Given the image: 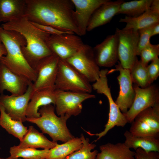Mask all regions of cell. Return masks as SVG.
I'll list each match as a JSON object with an SVG mask.
<instances>
[{"label":"cell","mask_w":159,"mask_h":159,"mask_svg":"<svg viewBox=\"0 0 159 159\" xmlns=\"http://www.w3.org/2000/svg\"><path fill=\"white\" fill-rule=\"evenodd\" d=\"M24 16L30 21L71 32L80 36L71 0H25Z\"/></svg>","instance_id":"cell-1"},{"label":"cell","mask_w":159,"mask_h":159,"mask_svg":"<svg viewBox=\"0 0 159 159\" xmlns=\"http://www.w3.org/2000/svg\"><path fill=\"white\" fill-rule=\"evenodd\" d=\"M1 26L5 30L16 31L24 37L26 45L22 48V53L35 70L42 59L53 54L46 43L51 35L37 28L25 16L3 23Z\"/></svg>","instance_id":"cell-2"},{"label":"cell","mask_w":159,"mask_h":159,"mask_svg":"<svg viewBox=\"0 0 159 159\" xmlns=\"http://www.w3.org/2000/svg\"><path fill=\"white\" fill-rule=\"evenodd\" d=\"M0 40L7 52L6 54L1 58L0 62L13 72L34 83L37 74L22 53V48L26 45L24 37L16 31L5 30L0 26Z\"/></svg>","instance_id":"cell-3"},{"label":"cell","mask_w":159,"mask_h":159,"mask_svg":"<svg viewBox=\"0 0 159 159\" xmlns=\"http://www.w3.org/2000/svg\"><path fill=\"white\" fill-rule=\"evenodd\" d=\"M55 110L51 104L42 106L39 110V117L26 118V121L36 124L43 133L49 135L53 141L65 143L75 137L67 126V121L71 117L67 115L58 117Z\"/></svg>","instance_id":"cell-4"},{"label":"cell","mask_w":159,"mask_h":159,"mask_svg":"<svg viewBox=\"0 0 159 159\" xmlns=\"http://www.w3.org/2000/svg\"><path fill=\"white\" fill-rule=\"evenodd\" d=\"M108 72L107 69L101 70L99 78L92 85V88L96 90L97 93L103 94L106 97L109 106L108 119L105 126L104 130L96 134H92L89 132H86L90 135H95L98 137L95 140V142L105 136L115 126L123 127L128 123L126 116L121 111L112 98L110 88L108 84L107 76Z\"/></svg>","instance_id":"cell-5"},{"label":"cell","mask_w":159,"mask_h":159,"mask_svg":"<svg viewBox=\"0 0 159 159\" xmlns=\"http://www.w3.org/2000/svg\"><path fill=\"white\" fill-rule=\"evenodd\" d=\"M55 90L91 93L90 82L66 60L59 59Z\"/></svg>","instance_id":"cell-6"},{"label":"cell","mask_w":159,"mask_h":159,"mask_svg":"<svg viewBox=\"0 0 159 159\" xmlns=\"http://www.w3.org/2000/svg\"><path fill=\"white\" fill-rule=\"evenodd\" d=\"M118 39V60L122 67L130 70L138 59V31L116 28Z\"/></svg>","instance_id":"cell-7"},{"label":"cell","mask_w":159,"mask_h":159,"mask_svg":"<svg viewBox=\"0 0 159 159\" xmlns=\"http://www.w3.org/2000/svg\"><path fill=\"white\" fill-rule=\"evenodd\" d=\"M66 60L90 82H94L99 78L101 70L96 61L93 48L90 46L84 44Z\"/></svg>","instance_id":"cell-8"},{"label":"cell","mask_w":159,"mask_h":159,"mask_svg":"<svg viewBox=\"0 0 159 159\" xmlns=\"http://www.w3.org/2000/svg\"><path fill=\"white\" fill-rule=\"evenodd\" d=\"M55 110L57 115L76 116L82 112V103L88 99L95 98L91 93L55 90Z\"/></svg>","instance_id":"cell-9"},{"label":"cell","mask_w":159,"mask_h":159,"mask_svg":"<svg viewBox=\"0 0 159 159\" xmlns=\"http://www.w3.org/2000/svg\"><path fill=\"white\" fill-rule=\"evenodd\" d=\"M129 131L140 136L159 138V104L141 112L132 122Z\"/></svg>","instance_id":"cell-10"},{"label":"cell","mask_w":159,"mask_h":159,"mask_svg":"<svg viewBox=\"0 0 159 159\" xmlns=\"http://www.w3.org/2000/svg\"><path fill=\"white\" fill-rule=\"evenodd\" d=\"M133 86L135 93L134 100L130 108L123 113L130 123L141 112L159 104V89L156 85L152 84L145 88L135 84Z\"/></svg>","instance_id":"cell-11"},{"label":"cell","mask_w":159,"mask_h":159,"mask_svg":"<svg viewBox=\"0 0 159 159\" xmlns=\"http://www.w3.org/2000/svg\"><path fill=\"white\" fill-rule=\"evenodd\" d=\"M46 43L53 54L65 60L73 56L84 44L80 37L74 34L50 35Z\"/></svg>","instance_id":"cell-12"},{"label":"cell","mask_w":159,"mask_h":159,"mask_svg":"<svg viewBox=\"0 0 159 159\" xmlns=\"http://www.w3.org/2000/svg\"><path fill=\"white\" fill-rule=\"evenodd\" d=\"M59 57L53 54L42 59L35 69L37 77L33 83L34 91L45 89L55 90Z\"/></svg>","instance_id":"cell-13"},{"label":"cell","mask_w":159,"mask_h":159,"mask_svg":"<svg viewBox=\"0 0 159 159\" xmlns=\"http://www.w3.org/2000/svg\"><path fill=\"white\" fill-rule=\"evenodd\" d=\"M33 83L29 84L26 91L21 95L0 94V105L12 119L22 122L26 121L27 108L34 90Z\"/></svg>","instance_id":"cell-14"},{"label":"cell","mask_w":159,"mask_h":159,"mask_svg":"<svg viewBox=\"0 0 159 159\" xmlns=\"http://www.w3.org/2000/svg\"><path fill=\"white\" fill-rule=\"evenodd\" d=\"M115 65V68L108 73L118 71L119 74L117 79L119 85L118 96L115 101L123 113H126L131 106L134 100L135 93L130 74V70L123 68L119 61Z\"/></svg>","instance_id":"cell-15"},{"label":"cell","mask_w":159,"mask_h":159,"mask_svg":"<svg viewBox=\"0 0 159 159\" xmlns=\"http://www.w3.org/2000/svg\"><path fill=\"white\" fill-rule=\"evenodd\" d=\"M96 63L100 67H110L118 60V39L116 33L108 36L93 48Z\"/></svg>","instance_id":"cell-16"},{"label":"cell","mask_w":159,"mask_h":159,"mask_svg":"<svg viewBox=\"0 0 159 159\" xmlns=\"http://www.w3.org/2000/svg\"><path fill=\"white\" fill-rule=\"evenodd\" d=\"M74 9L73 16L80 36L87 32L89 21L92 15L101 6L109 0H71Z\"/></svg>","instance_id":"cell-17"},{"label":"cell","mask_w":159,"mask_h":159,"mask_svg":"<svg viewBox=\"0 0 159 159\" xmlns=\"http://www.w3.org/2000/svg\"><path fill=\"white\" fill-rule=\"evenodd\" d=\"M31 82L13 72L0 62V94H4L6 90L13 95H21L25 92Z\"/></svg>","instance_id":"cell-18"},{"label":"cell","mask_w":159,"mask_h":159,"mask_svg":"<svg viewBox=\"0 0 159 159\" xmlns=\"http://www.w3.org/2000/svg\"><path fill=\"white\" fill-rule=\"evenodd\" d=\"M124 1L122 0H109L99 7L91 17L87 31H91L110 22L115 15L118 14L120 6Z\"/></svg>","instance_id":"cell-19"},{"label":"cell","mask_w":159,"mask_h":159,"mask_svg":"<svg viewBox=\"0 0 159 159\" xmlns=\"http://www.w3.org/2000/svg\"><path fill=\"white\" fill-rule=\"evenodd\" d=\"M55 89H45L33 90L26 112L27 118H37L40 117L39 112L40 108L43 106L55 104Z\"/></svg>","instance_id":"cell-20"},{"label":"cell","mask_w":159,"mask_h":159,"mask_svg":"<svg viewBox=\"0 0 159 159\" xmlns=\"http://www.w3.org/2000/svg\"><path fill=\"white\" fill-rule=\"evenodd\" d=\"M25 0H0V23H7L24 16Z\"/></svg>","instance_id":"cell-21"},{"label":"cell","mask_w":159,"mask_h":159,"mask_svg":"<svg viewBox=\"0 0 159 159\" xmlns=\"http://www.w3.org/2000/svg\"><path fill=\"white\" fill-rule=\"evenodd\" d=\"M96 159H134L135 152L132 151L124 143H107L100 146Z\"/></svg>","instance_id":"cell-22"},{"label":"cell","mask_w":159,"mask_h":159,"mask_svg":"<svg viewBox=\"0 0 159 159\" xmlns=\"http://www.w3.org/2000/svg\"><path fill=\"white\" fill-rule=\"evenodd\" d=\"M57 144V142L49 140L43 133L39 132L33 126H30L18 146L21 148H40L50 150Z\"/></svg>","instance_id":"cell-23"},{"label":"cell","mask_w":159,"mask_h":159,"mask_svg":"<svg viewBox=\"0 0 159 159\" xmlns=\"http://www.w3.org/2000/svg\"><path fill=\"white\" fill-rule=\"evenodd\" d=\"M125 139L124 143L129 148L136 150L141 148L147 152H159V138L151 136H140L134 135L129 131L124 133Z\"/></svg>","instance_id":"cell-24"},{"label":"cell","mask_w":159,"mask_h":159,"mask_svg":"<svg viewBox=\"0 0 159 159\" xmlns=\"http://www.w3.org/2000/svg\"><path fill=\"white\" fill-rule=\"evenodd\" d=\"M120 22L125 23L126 25L123 29L139 30L159 22V14L155 13L149 9L141 14L136 17L125 16L120 18Z\"/></svg>","instance_id":"cell-25"},{"label":"cell","mask_w":159,"mask_h":159,"mask_svg":"<svg viewBox=\"0 0 159 159\" xmlns=\"http://www.w3.org/2000/svg\"><path fill=\"white\" fill-rule=\"evenodd\" d=\"M22 122L12 119L0 105V126L9 134L21 141L27 131V127Z\"/></svg>","instance_id":"cell-26"},{"label":"cell","mask_w":159,"mask_h":159,"mask_svg":"<svg viewBox=\"0 0 159 159\" xmlns=\"http://www.w3.org/2000/svg\"><path fill=\"white\" fill-rule=\"evenodd\" d=\"M82 145L81 138L74 137L63 144H58L50 149L46 159H66L69 155L80 149Z\"/></svg>","instance_id":"cell-27"},{"label":"cell","mask_w":159,"mask_h":159,"mask_svg":"<svg viewBox=\"0 0 159 159\" xmlns=\"http://www.w3.org/2000/svg\"><path fill=\"white\" fill-rule=\"evenodd\" d=\"M152 0H136L123 2L121 5L118 14L130 17L138 16L150 9Z\"/></svg>","instance_id":"cell-28"},{"label":"cell","mask_w":159,"mask_h":159,"mask_svg":"<svg viewBox=\"0 0 159 159\" xmlns=\"http://www.w3.org/2000/svg\"><path fill=\"white\" fill-rule=\"evenodd\" d=\"M49 152V149L39 150L30 147L21 148L18 145L11 147L9 150L10 157L24 159H46Z\"/></svg>","instance_id":"cell-29"},{"label":"cell","mask_w":159,"mask_h":159,"mask_svg":"<svg viewBox=\"0 0 159 159\" xmlns=\"http://www.w3.org/2000/svg\"><path fill=\"white\" fill-rule=\"evenodd\" d=\"M147 67L140 60L137 59L130 70L133 83L141 88H145L151 85Z\"/></svg>","instance_id":"cell-30"},{"label":"cell","mask_w":159,"mask_h":159,"mask_svg":"<svg viewBox=\"0 0 159 159\" xmlns=\"http://www.w3.org/2000/svg\"><path fill=\"white\" fill-rule=\"evenodd\" d=\"M83 143L82 147L78 150L68 156L66 159H96L98 151L97 150L92 151L96 145L90 143L88 138H85L83 134L80 137Z\"/></svg>","instance_id":"cell-31"},{"label":"cell","mask_w":159,"mask_h":159,"mask_svg":"<svg viewBox=\"0 0 159 159\" xmlns=\"http://www.w3.org/2000/svg\"><path fill=\"white\" fill-rule=\"evenodd\" d=\"M159 55V44L151 43L143 49L139 55L140 57V61L146 66L149 62L158 58Z\"/></svg>","instance_id":"cell-32"},{"label":"cell","mask_w":159,"mask_h":159,"mask_svg":"<svg viewBox=\"0 0 159 159\" xmlns=\"http://www.w3.org/2000/svg\"><path fill=\"white\" fill-rule=\"evenodd\" d=\"M152 25L138 31L139 38L138 45V56H139L140 52L143 49L151 43L150 39L152 37Z\"/></svg>","instance_id":"cell-33"},{"label":"cell","mask_w":159,"mask_h":159,"mask_svg":"<svg viewBox=\"0 0 159 159\" xmlns=\"http://www.w3.org/2000/svg\"><path fill=\"white\" fill-rule=\"evenodd\" d=\"M150 82L152 84L159 76V59L158 58L151 61L147 67Z\"/></svg>","instance_id":"cell-34"},{"label":"cell","mask_w":159,"mask_h":159,"mask_svg":"<svg viewBox=\"0 0 159 159\" xmlns=\"http://www.w3.org/2000/svg\"><path fill=\"white\" fill-rule=\"evenodd\" d=\"M30 22L38 29L51 35H60L66 34H75L72 32L62 31L50 26Z\"/></svg>","instance_id":"cell-35"},{"label":"cell","mask_w":159,"mask_h":159,"mask_svg":"<svg viewBox=\"0 0 159 159\" xmlns=\"http://www.w3.org/2000/svg\"><path fill=\"white\" fill-rule=\"evenodd\" d=\"M135 159H159V152H147L141 148H138L135 150Z\"/></svg>","instance_id":"cell-36"},{"label":"cell","mask_w":159,"mask_h":159,"mask_svg":"<svg viewBox=\"0 0 159 159\" xmlns=\"http://www.w3.org/2000/svg\"><path fill=\"white\" fill-rule=\"evenodd\" d=\"M149 9L155 13L159 14V0H152Z\"/></svg>","instance_id":"cell-37"},{"label":"cell","mask_w":159,"mask_h":159,"mask_svg":"<svg viewBox=\"0 0 159 159\" xmlns=\"http://www.w3.org/2000/svg\"><path fill=\"white\" fill-rule=\"evenodd\" d=\"M159 34V22L156 23L152 26L151 37Z\"/></svg>","instance_id":"cell-38"},{"label":"cell","mask_w":159,"mask_h":159,"mask_svg":"<svg viewBox=\"0 0 159 159\" xmlns=\"http://www.w3.org/2000/svg\"><path fill=\"white\" fill-rule=\"evenodd\" d=\"M7 54L6 49L3 43L0 40V59L3 56H5Z\"/></svg>","instance_id":"cell-39"},{"label":"cell","mask_w":159,"mask_h":159,"mask_svg":"<svg viewBox=\"0 0 159 159\" xmlns=\"http://www.w3.org/2000/svg\"><path fill=\"white\" fill-rule=\"evenodd\" d=\"M6 159H22L21 158H12L10 156L9 157L7 158H6Z\"/></svg>","instance_id":"cell-40"},{"label":"cell","mask_w":159,"mask_h":159,"mask_svg":"<svg viewBox=\"0 0 159 159\" xmlns=\"http://www.w3.org/2000/svg\"><path fill=\"white\" fill-rule=\"evenodd\" d=\"M0 159H6V158H0Z\"/></svg>","instance_id":"cell-41"},{"label":"cell","mask_w":159,"mask_h":159,"mask_svg":"<svg viewBox=\"0 0 159 159\" xmlns=\"http://www.w3.org/2000/svg\"></svg>","instance_id":"cell-42"}]
</instances>
